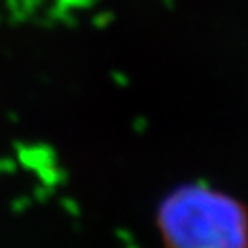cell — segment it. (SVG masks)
<instances>
[{"label":"cell","mask_w":248,"mask_h":248,"mask_svg":"<svg viewBox=\"0 0 248 248\" xmlns=\"http://www.w3.org/2000/svg\"><path fill=\"white\" fill-rule=\"evenodd\" d=\"M164 248H248V210L217 187L191 182L175 187L156 210Z\"/></svg>","instance_id":"1"}]
</instances>
